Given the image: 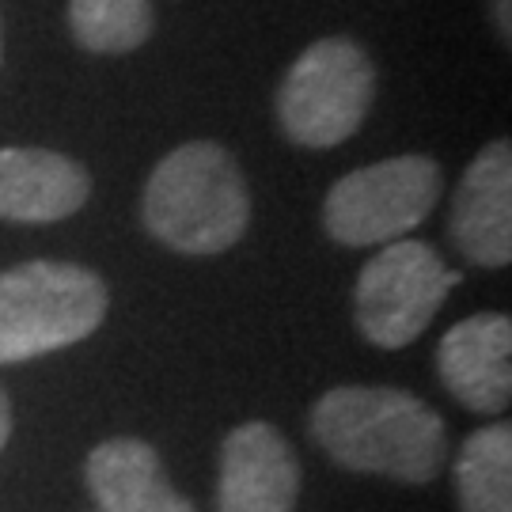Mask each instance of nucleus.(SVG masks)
Instances as JSON below:
<instances>
[{"label":"nucleus","instance_id":"obj_1","mask_svg":"<svg viewBox=\"0 0 512 512\" xmlns=\"http://www.w3.org/2000/svg\"><path fill=\"white\" fill-rule=\"evenodd\" d=\"M311 440L338 467L395 482H433L444 467V421L399 387H334L308 414Z\"/></svg>","mask_w":512,"mask_h":512},{"label":"nucleus","instance_id":"obj_3","mask_svg":"<svg viewBox=\"0 0 512 512\" xmlns=\"http://www.w3.org/2000/svg\"><path fill=\"white\" fill-rule=\"evenodd\" d=\"M107 315L103 277L76 262H23L0 274V365L84 342Z\"/></svg>","mask_w":512,"mask_h":512},{"label":"nucleus","instance_id":"obj_2","mask_svg":"<svg viewBox=\"0 0 512 512\" xmlns=\"http://www.w3.org/2000/svg\"><path fill=\"white\" fill-rule=\"evenodd\" d=\"M141 217L171 251L220 255L247 232V179L217 141H190L156 164L141 198Z\"/></svg>","mask_w":512,"mask_h":512},{"label":"nucleus","instance_id":"obj_16","mask_svg":"<svg viewBox=\"0 0 512 512\" xmlns=\"http://www.w3.org/2000/svg\"><path fill=\"white\" fill-rule=\"evenodd\" d=\"M0 61H4V27H0Z\"/></svg>","mask_w":512,"mask_h":512},{"label":"nucleus","instance_id":"obj_9","mask_svg":"<svg viewBox=\"0 0 512 512\" xmlns=\"http://www.w3.org/2000/svg\"><path fill=\"white\" fill-rule=\"evenodd\" d=\"M440 384L475 414H501L512 399V319L501 311L471 315L440 338Z\"/></svg>","mask_w":512,"mask_h":512},{"label":"nucleus","instance_id":"obj_5","mask_svg":"<svg viewBox=\"0 0 512 512\" xmlns=\"http://www.w3.org/2000/svg\"><path fill=\"white\" fill-rule=\"evenodd\" d=\"M444 175L429 156H395L357 167L330 186L323 228L342 247H376L414 232L440 202Z\"/></svg>","mask_w":512,"mask_h":512},{"label":"nucleus","instance_id":"obj_12","mask_svg":"<svg viewBox=\"0 0 512 512\" xmlns=\"http://www.w3.org/2000/svg\"><path fill=\"white\" fill-rule=\"evenodd\" d=\"M459 512H512V425L497 421L463 440L456 459Z\"/></svg>","mask_w":512,"mask_h":512},{"label":"nucleus","instance_id":"obj_8","mask_svg":"<svg viewBox=\"0 0 512 512\" xmlns=\"http://www.w3.org/2000/svg\"><path fill=\"white\" fill-rule=\"evenodd\" d=\"M448 228L467 262L486 270L512 262V148L505 137L482 148L463 171Z\"/></svg>","mask_w":512,"mask_h":512},{"label":"nucleus","instance_id":"obj_13","mask_svg":"<svg viewBox=\"0 0 512 512\" xmlns=\"http://www.w3.org/2000/svg\"><path fill=\"white\" fill-rule=\"evenodd\" d=\"M152 0H69L73 38L92 54H129L152 35Z\"/></svg>","mask_w":512,"mask_h":512},{"label":"nucleus","instance_id":"obj_4","mask_svg":"<svg viewBox=\"0 0 512 512\" xmlns=\"http://www.w3.org/2000/svg\"><path fill=\"white\" fill-rule=\"evenodd\" d=\"M376 99V65L353 38H319L293 61L277 92V122L304 148L349 141Z\"/></svg>","mask_w":512,"mask_h":512},{"label":"nucleus","instance_id":"obj_15","mask_svg":"<svg viewBox=\"0 0 512 512\" xmlns=\"http://www.w3.org/2000/svg\"><path fill=\"white\" fill-rule=\"evenodd\" d=\"M8 437H12V403H8V395L0 387V452H4Z\"/></svg>","mask_w":512,"mask_h":512},{"label":"nucleus","instance_id":"obj_10","mask_svg":"<svg viewBox=\"0 0 512 512\" xmlns=\"http://www.w3.org/2000/svg\"><path fill=\"white\" fill-rule=\"evenodd\" d=\"M92 194L88 171L46 148H0V220L54 224Z\"/></svg>","mask_w":512,"mask_h":512},{"label":"nucleus","instance_id":"obj_11","mask_svg":"<svg viewBox=\"0 0 512 512\" xmlns=\"http://www.w3.org/2000/svg\"><path fill=\"white\" fill-rule=\"evenodd\" d=\"M84 475L99 512H194L167 482L160 452L137 437L103 440L88 456Z\"/></svg>","mask_w":512,"mask_h":512},{"label":"nucleus","instance_id":"obj_14","mask_svg":"<svg viewBox=\"0 0 512 512\" xmlns=\"http://www.w3.org/2000/svg\"><path fill=\"white\" fill-rule=\"evenodd\" d=\"M494 27L501 31V38L509 42L512 35V12H509V0H494Z\"/></svg>","mask_w":512,"mask_h":512},{"label":"nucleus","instance_id":"obj_7","mask_svg":"<svg viewBox=\"0 0 512 512\" xmlns=\"http://www.w3.org/2000/svg\"><path fill=\"white\" fill-rule=\"evenodd\" d=\"M300 459L266 421H247L220 444L217 512H293Z\"/></svg>","mask_w":512,"mask_h":512},{"label":"nucleus","instance_id":"obj_6","mask_svg":"<svg viewBox=\"0 0 512 512\" xmlns=\"http://www.w3.org/2000/svg\"><path fill=\"white\" fill-rule=\"evenodd\" d=\"M459 274L421 239H395L357 277L353 315L372 346L403 349L433 323Z\"/></svg>","mask_w":512,"mask_h":512}]
</instances>
